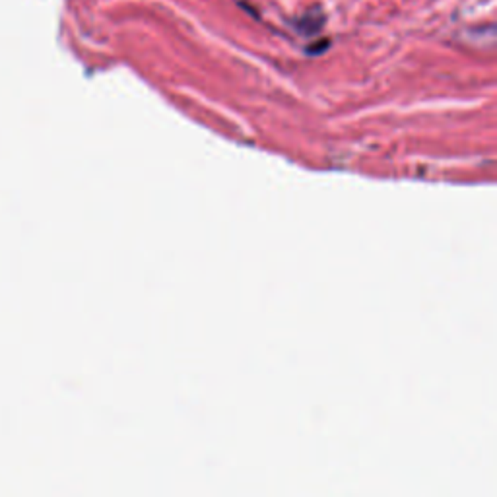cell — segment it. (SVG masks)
Listing matches in <instances>:
<instances>
[{
  "label": "cell",
  "instance_id": "6da1fadb",
  "mask_svg": "<svg viewBox=\"0 0 497 497\" xmlns=\"http://www.w3.org/2000/svg\"><path fill=\"white\" fill-rule=\"evenodd\" d=\"M293 26L303 36H315L316 31H321L323 26H325V14L319 12V10H309L301 18L296 20Z\"/></svg>",
  "mask_w": 497,
  "mask_h": 497
},
{
  "label": "cell",
  "instance_id": "7a4b0ae2",
  "mask_svg": "<svg viewBox=\"0 0 497 497\" xmlns=\"http://www.w3.org/2000/svg\"><path fill=\"white\" fill-rule=\"evenodd\" d=\"M325 47H328V41H323V43H319V45H315L313 49H309V51H323Z\"/></svg>",
  "mask_w": 497,
  "mask_h": 497
}]
</instances>
